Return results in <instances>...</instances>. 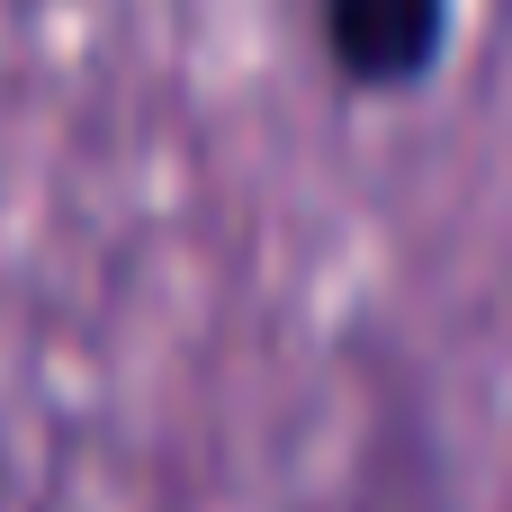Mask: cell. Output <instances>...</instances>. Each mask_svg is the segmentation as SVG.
Returning a JSON list of instances; mask_svg holds the SVG:
<instances>
[{
  "label": "cell",
  "mask_w": 512,
  "mask_h": 512,
  "mask_svg": "<svg viewBox=\"0 0 512 512\" xmlns=\"http://www.w3.org/2000/svg\"><path fill=\"white\" fill-rule=\"evenodd\" d=\"M315 45L351 99H414L459 45V0H315Z\"/></svg>",
  "instance_id": "obj_1"
}]
</instances>
